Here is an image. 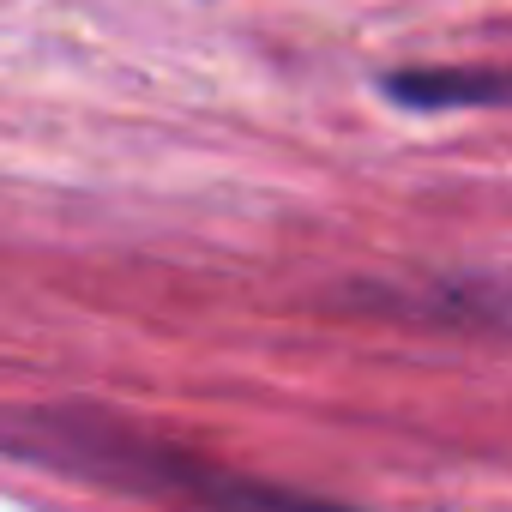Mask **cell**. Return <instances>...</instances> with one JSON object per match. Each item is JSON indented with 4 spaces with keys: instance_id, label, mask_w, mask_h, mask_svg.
<instances>
[{
    "instance_id": "obj_1",
    "label": "cell",
    "mask_w": 512,
    "mask_h": 512,
    "mask_svg": "<svg viewBox=\"0 0 512 512\" xmlns=\"http://www.w3.org/2000/svg\"><path fill=\"white\" fill-rule=\"evenodd\" d=\"M0 458H19L37 470H61L79 482H103L139 494L163 512H356L266 476H247L211 464L205 452L169 446L121 416L103 410H19L0 404Z\"/></svg>"
},
{
    "instance_id": "obj_2",
    "label": "cell",
    "mask_w": 512,
    "mask_h": 512,
    "mask_svg": "<svg viewBox=\"0 0 512 512\" xmlns=\"http://www.w3.org/2000/svg\"><path fill=\"white\" fill-rule=\"evenodd\" d=\"M380 91L398 109L434 115V109H506L512 103V67H398L380 79Z\"/></svg>"
}]
</instances>
